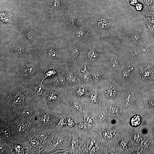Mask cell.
<instances>
[{
	"instance_id": "6da1fadb",
	"label": "cell",
	"mask_w": 154,
	"mask_h": 154,
	"mask_svg": "<svg viewBox=\"0 0 154 154\" xmlns=\"http://www.w3.org/2000/svg\"><path fill=\"white\" fill-rule=\"evenodd\" d=\"M48 99L51 108L57 113L64 112L67 93L63 87H50L48 90Z\"/></svg>"
},
{
	"instance_id": "7a4b0ae2",
	"label": "cell",
	"mask_w": 154,
	"mask_h": 154,
	"mask_svg": "<svg viewBox=\"0 0 154 154\" xmlns=\"http://www.w3.org/2000/svg\"><path fill=\"white\" fill-rule=\"evenodd\" d=\"M97 137L93 129L87 133L81 132L75 154H97Z\"/></svg>"
},
{
	"instance_id": "3957f363",
	"label": "cell",
	"mask_w": 154,
	"mask_h": 154,
	"mask_svg": "<svg viewBox=\"0 0 154 154\" xmlns=\"http://www.w3.org/2000/svg\"><path fill=\"white\" fill-rule=\"evenodd\" d=\"M86 107L74 95L67 94L66 98V105L64 112L68 116L73 117L77 121L83 118V113Z\"/></svg>"
},
{
	"instance_id": "277c9868",
	"label": "cell",
	"mask_w": 154,
	"mask_h": 154,
	"mask_svg": "<svg viewBox=\"0 0 154 154\" xmlns=\"http://www.w3.org/2000/svg\"><path fill=\"white\" fill-rule=\"evenodd\" d=\"M69 69L86 87L92 89L94 83L87 66L85 64L81 65L77 64L75 66L70 68Z\"/></svg>"
},
{
	"instance_id": "5b68a950",
	"label": "cell",
	"mask_w": 154,
	"mask_h": 154,
	"mask_svg": "<svg viewBox=\"0 0 154 154\" xmlns=\"http://www.w3.org/2000/svg\"><path fill=\"white\" fill-rule=\"evenodd\" d=\"M89 70L94 82L93 87H97L102 82L111 78V75L102 65Z\"/></svg>"
},
{
	"instance_id": "8992f818",
	"label": "cell",
	"mask_w": 154,
	"mask_h": 154,
	"mask_svg": "<svg viewBox=\"0 0 154 154\" xmlns=\"http://www.w3.org/2000/svg\"><path fill=\"white\" fill-rule=\"evenodd\" d=\"M80 47L78 43H71L67 49L66 53V63L69 68L76 65L78 62L80 53Z\"/></svg>"
},
{
	"instance_id": "52a82bcc",
	"label": "cell",
	"mask_w": 154,
	"mask_h": 154,
	"mask_svg": "<svg viewBox=\"0 0 154 154\" xmlns=\"http://www.w3.org/2000/svg\"><path fill=\"white\" fill-rule=\"evenodd\" d=\"M83 83L76 75L73 73L68 67L66 70L65 74V83L64 88L67 93L71 91L78 85Z\"/></svg>"
},
{
	"instance_id": "ba28073f",
	"label": "cell",
	"mask_w": 154,
	"mask_h": 154,
	"mask_svg": "<svg viewBox=\"0 0 154 154\" xmlns=\"http://www.w3.org/2000/svg\"><path fill=\"white\" fill-rule=\"evenodd\" d=\"M81 131L74 129L72 132L67 142L64 146V149L69 151V154H75L78 146L79 140Z\"/></svg>"
},
{
	"instance_id": "9c48e42d",
	"label": "cell",
	"mask_w": 154,
	"mask_h": 154,
	"mask_svg": "<svg viewBox=\"0 0 154 154\" xmlns=\"http://www.w3.org/2000/svg\"><path fill=\"white\" fill-rule=\"evenodd\" d=\"M140 67L139 72L142 78L141 82L148 80H154V68L150 66L149 62L147 67L145 68L141 67V66Z\"/></svg>"
},
{
	"instance_id": "30bf717a",
	"label": "cell",
	"mask_w": 154,
	"mask_h": 154,
	"mask_svg": "<svg viewBox=\"0 0 154 154\" xmlns=\"http://www.w3.org/2000/svg\"><path fill=\"white\" fill-rule=\"evenodd\" d=\"M90 92L87 91V88L83 83L79 85L73 89L71 91L68 93L74 95L78 99H80L85 96H89Z\"/></svg>"
},
{
	"instance_id": "8fae6325",
	"label": "cell",
	"mask_w": 154,
	"mask_h": 154,
	"mask_svg": "<svg viewBox=\"0 0 154 154\" xmlns=\"http://www.w3.org/2000/svg\"><path fill=\"white\" fill-rule=\"evenodd\" d=\"M84 122H87L93 126L95 125L98 122L97 115L92 114L89 108H86L83 113Z\"/></svg>"
},
{
	"instance_id": "7c38bea8",
	"label": "cell",
	"mask_w": 154,
	"mask_h": 154,
	"mask_svg": "<svg viewBox=\"0 0 154 154\" xmlns=\"http://www.w3.org/2000/svg\"><path fill=\"white\" fill-rule=\"evenodd\" d=\"M89 96L90 98V103L89 107V109H90L94 104H97L100 105H101V103L99 101V92L98 89L97 87H93L91 91L89 93Z\"/></svg>"
},
{
	"instance_id": "4fadbf2b",
	"label": "cell",
	"mask_w": 154,
	"mask_h": 154,
	"mask_svg": "<svg viewBox=\"0 0 154 154\" xmlns=\"http://www.w3.org/2000/svg\"><path fill=\"white\" fill-rule=\"evenodd\" d=\"M100 108H97L96 110L97 111L98 118V122L106 121L110 120V117L106 111L104 110H103Z\"/></svg>"
},
{
	"instance_id": "5bb4252c",
	"label": "cell",
	"mask_w": 154,
	"mask_h": 154,
	"mask_svg": "<svg viewBox=\"0 0 154 154\" xmlns=\"http://www.w3.org/2000/svg\"><path fill=\"white\" fill-rule=\"evenodd\" d=\"M80 123L77 124L75 127V129L78 130L84 133L88 132L89 130L93 128L94 126L90 125L87 122L82 123L81 120H80Z\"/></svg>"
},
{
	"instance_id": "9a60e30c",
	"label": "cell",
	"mask_w": 154,
	"mask_h": 154,
	"mask_svg": "<svg viewBox=\"0 0 154 154\" xmlns=\"http://www.w3.org/2000/svg\"><path fill=\"white\" fill-rule=\"evenodd\" d=\"M67 115L64 112L62 113L60 118L57 120L56 128H64L67 127Z\"/></svg>"
},
{
	"instance_id": "2e32d148",
	"label": "cell",
	"mask_w": 154,
	"mask_h": 154,
	"mask_svg": "<svg viewBox=\"0 0 154 154\" xmlns=\"http://www.w3.org/2000/svg\"><path fill=\"white\" fill-rule=\"evenodd\" d=\"M77 125V121L76 119L73 118L72 117L68 116H67V127L68 128L72 129H75V127H76Z\"/></svg>"
},
{
	"instance_id": "e0dca14e",
	"label": "cell",
	"mask_w": 154,
	"mask_h": 154,
	"mask_svg": "<svg viewBox=\"0 0 154 154\" xmlns=\"http://www.w3.org/2000/svg\"><path fill=\"white\" fill-rule=\"evenodd\" d=\"M85 31L83 29H81L78 31L76 33V37L79 41L82 42H84L86 41V38H85Z\"/></svg>"
},
{
	"instance_id": "ac0fdd59",
	"label": "cell",
	"mask_w": 154,
	"mask_h": 154,
	"mask_svg": "<svg viewBox=\"0 0 154 154\" xmlns=\"http://www.w3.org/2000/svg\"><path fill=\"white\" fill-rule=\"evenodd\" d=\"M12 47V49H13L14 51L17 53L20 54L24 51V49L23 47L19 43H14Z\"/></svg>"
},
{
	"instance_id": "d6986e66",
	"label": "cell",
	"mask_w": 154,
	"mask_h": 154,
	"mask_svg": "<svg viewBox=\"0 0 154 154\" xmlns=\"http://www.w3.org/2000/svg\"><path fill=\"white\" fill-rule=\"evenodd\" d=\"M141 120V117L139 115H136L133 117L131 120V123L133 126L136 127L140 125Z\"/></svg>"
},
{
	"instance_id": "ffe728a7",
	"label": "cell",
	"mask_w": 154,
	"mask_h": 154,
	"mask_svg": "<svg viewBox=\"0 0 154 154\" xmlns=\"http://www.w3.org/2000/svg\"><path fill=\"white\" fill-rule=\"evenodd\" d=\"M27 74L30 75H33L35 72V69L34 66L32 64H28L27 66Z\"/></svg>"
},
{
	"instance_id": "44dd1931",
	"label": "cell",
	"mask_w": 154,
	"mask_h": 154,
	"mask_svg": "<svg viewBox=\"0 0 154 154\" xmlns=\"http://www.w3.org/2000/svg\"><path fill=\"white\" fill-rule=\"evenodd\" d=\"M98 26L101 29H106L109 27V24L105 22H100L98 24Z\"/></svg>"
},
{
	"instance_id": "7402d4cb",
	"label": "cell",
	"mask_w": 154,
	"mask_h": 154,
	"mask_svg": "<svg viewBox=\"0 0 154 154\" xmlns=\"http://www.w3.org/2000/svg\"><path fill=\"white\" fill-rule=\"evenodd\" d=\"M32 111L31 110L27 109L22 112V115L24 116L28 117L31 116L32 114Z\"/></svg>"
},
{
	"instance_id": "603a6c76",
	"label": "cell",
	"mask_w": 154,
	"mask_h": 154,
	"mask_svg": "<svg viewBox=\"0 0 154 154\" xmlns=\"http://www.w3.org/2000/svg\"><path fill=\"white\" fill-rule=\"evenodd\" d=\"M52 154H69V151L68 150H58L57 151L52 153Z\"/></svg>"
},
{
	"instance_id": "cb8c5ba5",
	"label": "cell",
	"mask_w": 154,
	"mask_h": 154,
	"mask_svg": "<svg viewBox=\"0 0 154 154\" xmlns=\"http://www.w3.org/2000/svg\"><path fill=\"white\" fill-rule=\"evenodd\" d=\"M25 128V127L23 124H20L17 127V129L19 132H22L23 131Z\"/></svg>"
},
{
	"instance_id": "d4e9b609",
	"label": "cell",
	"mask_w": 154,
	"mask_h": 154,
	"mask_svg": "<svg viewBox=\"0 0 154 154\" xmlns=\"http://www.w3.org/2000/svg\"><path fill=\"white\" fill-rule=\"evenodd\" d=\"M132 38L134 41H137L140 39L141 37L139 35L134 34L132 36Z\"/></svg>"
},
{
	"instance_id": "484cf974",
	"label": "cell",
	"mask_w": 154,
	"mask_h": 154,
	"mask_svg": "<svg viewBox=\"0 0 154 154\" xmlns=\"http://www.w3.org/2000/svg\"><path fill=\"white\" fill-rule=\"evenodd\" d=\"M59 4H60V2H59V0H55L52 7L54 8H57L58 7Z\"/></svg>"
},
{
	"instance_id": "4316f807",
	"label": "cell",
	"mask_w": 154,
	"mask_h": 154,
	"mask_svg": "<svg viewBox=\"0 0 154 154\" xmlns=\"http://www.w3.org/2000/svg\"><path fill=\"white\" fill-rule=\"evenodd\" d=\"M114 44L115 46L117 47H120V43L119 41L118 40H116L113 41Z\"/></svg>"
},
{
	"instance_id": "83f0119b",
	"label": "cell",
	"mask_w": 154,
	"mask_h": 154,
	"mask_svg": "<svg viewBox=\"0 0 154 154\" xmlns=\"http://www.w3.org/2000/svg\"><path fill=\"white\" fill-rule=\"evenodd\" d=\"M27 33H28L27 36L29 38H32L34 37V34H32L33 33L31 31H27Z\"/></svg>"
},
{
	"instance_id": "f1b7e54d",
	"label": "cell",
	"mask_w": 154,
	"mask_h": 154,
	"mask_svg": "<svg viewBox=\"0 0 154 154\" xmlns=\"http://www.w3.org/2000/svg\"><path fill=\"white\" fill-rule=\"evenodd\" d=\"M136 9L138 10H141L142 8V6L141 4H137L136 5Z\"/></svg>"
},
{
	"instance_id": "f546056e",
	"label": "cell",
	"mask_w": 154,
	"mask_h": 154,
	"mask_svg": "<svg viewBox=\"0 0 154 154\" xmlns=\"http://www.w3.org/2000/svg\"><path fill=\"white\" fill-rule=\"evenodd\" d=\"M40 135L41 137L43 139H46L47 137L46 134L45 133H41L40 134Z\"/></svg>"
},
{
	"instance_id": "4dcf8cb0",
	"label": "cell",
	"mask_w": 154,
	"mask_h": 154,
	"mask_svg": "<svg viewBox=\"0 0 154 154\" xmlns=\"http://www.w3.org/2000/svg\"><path fill=\"white\" fill-rule=\"evenodd\" d=\"M137 2V0H131L130 3L132 5H134L136 4Z\"/></svg>"
},
{
	"instance_id": "1f68e13d",
	"label": "cell",
	"mask_w": 154,
	"mask_h": 154,
	"mask_svg": "<svg viewBox=\"0 0 154 154\" xmlns=\"http://www.w3.org/2000/svg\"><path fill=\"white\" fill-rule=\"evenodd\" d=\"M150 20L151 23L154 24V16H153L150 17Z\"/></svg>"
},
{
	"instance_id": "d6a6232c",
	"label": "cell",
	"mask_w": 154,
	"mask_h": 154,
	"mask_svg": "<svg viewBox=\"0 0 154 154\" xmlns=\"http://www.w3.org/2000/svg\"><path fill=\"white\" fill-rule=\"evenodd\" d=\"M144 0L146 2L148 3H151L152 2V0Z\"/></svg>"
},
{
	"instance_id": "836d02e7",
	"label": "cell",
	"mask_w": 154,
	"mask_h": 154,
	"mask_svg": "<svg viewBox=\"0 0 154 154\" xmlns=\"http://www.w3.org/2000/svg\"><path fill=\"white\" fill-rule=\"evenodd\" d=\"M153 9L154 10V3L153 5Z\"/></svg>"
},
{
	"instance_id": "e575fe53",
	"label": "cell",
	"mask_w": 154,
	"mask_h": 154,
	"mask_svg": "<svg viewBox=\"0 0 154 154\" xmlns=\"http://www.w3.org/2000/svg\"><path fill=\"white\" fill-rule=\"evenodd\" d=\"M153 30L154 31V26L153 27Z\"/></svg>"
}]
</instances>
